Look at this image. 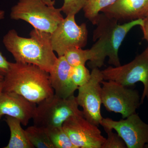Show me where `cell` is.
Here are the masks:
<instances>
[{
	"instance_id": "cell-15",
	"label": "cell",
	"mask_w": 148,
	"mask_h": 148,
	"mask_svg": "<svg viewBox=\"0 0 148 148\" xmlns=\"http://www.w3.org/2000/svg\"><path fill=\"white\" fill-rule=\"evenodd\" d=\"M5 122L10 132V138L7 145L4 148H34L27 138L25 130L21 126L20 121L7 116Z\"/></svg>"
},
{
	"instance_id": "cell-2",
	"label": "cell",
	"mask_w": 148,
	"mask_h": 148,
	"mask_svg": "<svg viewBox=\"0 0 148 148\" xmlns=\"http://www.w3.org/2000/svg\"><path fill=\"white\" fill-rule=\"evenodd\" d=\"M30 36H20L11 29L4 36L3 43L16 62L33 64L49 73L58 58L51 47L50 34L34 29Z\"/></svg>"
},
{
	"instance_id": "cell-3",
	"label": "cell",
	"mask_w": 148,
	"mask_h": 148,
	"mask_svg": "<svg viewBox=\"0 0 148 148\" xmlns=\"http://www.w3.org/2000/svg\"><path fill=\"white\" fill-rule=\"evenodd\" d=\"M3 86V91L17 93L36 104L54 94L49 73L27 63L10 62L8 71L4 76Z\"/></svg>"
},
{
	"instance_id": "cell-26",
	"label": "cell",
	"mask_w": 148,
	"mask_h": 148,
	"mask_svg": "<svg viewBox=\"0 0 148 148\" xmlns=\"http://www.w3.org/2000/svg\"><path fill=\"white\" fill-rule=\"evenodd\" d=\"M3 81H0V94L3 91Z\"/></svg>"
},
{
	"instance_id": "cell-25",
	"label": "cell",
	"mask_w": 148,
	"mask_h": 148,
	"mask_svg": "<svg viewBox=\"0 0 148 148\" xmlns=\"http://www.w3.org/2000/svg\"><path fill=\"white\" fill-rule=\"evenodd\" d=\"M42 1L47 5L49 6L54 5V3H55L54 0H42Z\"/></svg>"
},
{
	"instance_id": "cell-5",
	"label": "cell",
	"mask_w": 148,
	"mask_h": 148,
	"mask_svg": "<svg viewBox=\"0 0 148 148\" xmlns=\"http://www.w3.org/2000/svg\"><path fill=\"white\" fill-rule=\"evenodd\" d=\"M37 105L32 119L34 125L39 127H61L71 117L84 115L74 95L64 98L54 94Z\"/></svg>"
},
{
	"instance_id": "cell-24",
	"label": "cell",
	"mask_w": 148,
	"mask_h": 148,
	"mask_svg": "<svg viewBox=\"0 0 148 148\" xmlns=\"http://www.w3.org/2000/svg\"><path fill=\"white\" fill-rule=\"evenodd\" d=\"M143 19L144 22L140 27L143 31L144 39L148 42V17H145Z\"/></svg>"
},
{
	"instance_id": "cell-29",
	"label": "cell",
	"mask_w": 148,
	"mask_h": 148,
	"mask_svg": "<svg viewBox=\"0 0 148 148\" xmlns=\"http://www.w3.org/2000/svg\"><path fill=\"white\" fill-rule=\"evenodd\" d=\"M146 17H148V12L147 14V16H146Z\"/></svg>"
},
{
	"instance_id": "cell-17",
	"label": "cell",
	"mask_w": 148,
	"mask_h": 148,
	"mask_svg": "<svg viewBox=\"0 0 148 148\" xmlns=\"http://www.w3.org/2000/svg\"><path fill=\"white\" fill-rule=\"evenodd\" d=\"M46 129L54 148H76L62 126Z\"/></svg>"
},
{
	"instance_id": "cell-27",
	"label": "cell",
	"mask_w": 148,
	"mask_h": 148,
	"mask_svg": "<svg viewBox=\"0 0 148 148\" xmlns=\"http://www.w3.org/2000/svg\"><path fill=\"white\" fill-rule=\"evenodd\" d=\"M4 76L0 74V81H3V80Z\"/></svg>"
},
{
	"instance_id": "cell-20",
	"label": "cell",
	"mask_w": 148,
	"mask_h": 148,
	"mask_svg": "<svg viewBox=\"0 0 148 148\" xmlns=\"http://www.w3.org/2000/svg\"><path fill=\"white\" fill-rule=\"evenodd\" d=\"M91 73L85 65H79L73 67L72 78L74 83L79 87L88 82Z\"/></svg>"
},
{
	"instance_id": "cell-19",
	"label": "cell",
	"mask_w": 148,
	"mask_h": 148,
	"mask_svg": "<svg viewBox=\"0 0 148 148\" xmlns=\"http://www.w3.org/2000/svg\"><path fill=\"white\" fill-rule=\"evenodd\" d=\"M66 61L72 67L85 65L87 61H90L92 54L90 49H83L82 48L74 47L67 51L64 55Z\"/></svg>"
},
{
	"instance_id": "cell-18",
	"label": "cell",
	"mask_w": 148,
	"mask_h": 148,
	"mask_svg": "<svg viewBox=\"0 0 148 148\" xmlns=\"http://www.w3.org/2000/svg\"><path fill=\"white\" fill-rule=\"evenodd\" d=\"M117 0H88L84 7L86 18L95 25L97 17L101 11L111 5Z\"/></svg>"
},
{
	"instance_id": "cell-13",
	"label": "cell",
	"mask_w": 148,
	"mask_h": 148,
	"mask_svg": "<svg viewBox=\"0 0 148 148\" xmlns=\"http://www.w3.org/2000/svg\"><path fill=\"white\" fill-rule=\"evenodd\" d=\"M148 0H117L101 12L117 21H129L145 18Z\"/></svg>"
},
{
	"instance_id": "cell-16",
	"label": "cell",
	"mask_w": 148,
	"mask_h": 148,
	"mask_svg": "<svg viewBox=\"0 0 148 148\" xmlns=\"http://www.w3.org/2000/svg\"><path fill=\"white\" fill-rule=\"evenodd\" d=\"M27 138L34 147L54 148L44 127L34 125L25 130Z\"/></svg>"
},
{
	"instance_id": "cell-1",
	"label": "cell",
	"mask_w": 148,
	"mask_h": 148,
	"mask_svg": "<svg viewBox=\"0 0 148 148\" xmlns=\"http://www.w3.org/2000/svg\"><path fill=\"white\" fill-rule=\"evenodd\" d=\"M115 19L100 13L95 25L92 40L95 43L90 49L92 58L89 61L90 69L101 68L104 65L106 57L108 63L115 67L121 66L119 51L121 45L128 32L135 26H142L144 19H136L123 24Z\"/></svg>"
},
{
	"instance_id": "cell-7",
	"label": "cell",
	"mask_w": 148,
	"mask_h": 148,
	"mask_svg": "<svg viewBox=\"0 0 148 148\" xmlns=\"http://www.w3.org/2000/svg\"><path fill=\"white\" fill-rule=\"evenodd\" d=\"M105 80H112L127 87L141 82L144 90L141 98L142 104L148 99V46L145 49L128 64L117 67L109 66L102 71Z\"/></svg>"
},
{
	"instance_id": "cell-23",
	"label": "cell",
	"mask_w": 148,
	"mask_h": 148,
	"mask_svg": "<svg viewBox=\"0 0 148 148\" xmlns=\"http://www.w3.org/2000/svg\"><path fill=\"white\" fill-rule=\"evenodd\" d=\"M5 15L4 11L0 10V20L3 19ZM10 62L0 52V74L5 76L8 71Z\"/></svg>"
},
{
	"instance_id": "cell-10",
	"label": "cell",
	"mask_w": 148,
	"mask_h": 148,
	"mask_svg": "<svg viewBox=\"0 0 148 148\" xmlns=\"http://www.w3.org/2000/svg\"><path fill=\"white\" fill-rule=\"evenodd\" d=\"M100 125L103 127L115 130L127 148H145L148 144V124L136 113L119 121L103 118Z\"/></svg>"
},
{
	"instance_id": "cell-11",
	"label": "cell",
	"mask_w": 148,
	"mask_h": 148,
	"mask_svg": "<svg viewBox=\"0 0 148 148\" xmlns=\"http://www.w3.org/2000/svg\"><path fill=\"white\" fill-rule=\"evenodd\" d=\"M62 127L76 148H101L106 140L98 126L84 115L71 117Z\"/></svg>"
},
{
	"instance_id": "cell-22",
	"label": "cell",
	"mask_w": 148,
	"mask_h": 148,
	"mask_svg": "<svg viewBox=\"0 0 148 148\" xmlns=\"http://www.w3.org/2000/svg\"><path fill=\"white\" fill-rule=\"evenodd\" d=\"M88 0H64L61 11L66 14L75 15L83 9Z\"/></svg>"
},
{
	"instance_id": "cell-6",
	"label": "cell",
	"mask_w": 148,
	"mask_h": 148,
	"mask_svg": "<svg viewBox=\"0 0 148 148\" xmlns=\"http://www.w3.org/2000/svg\"><path fill=\"white\" fill-rule=\"evenodd\" d=\"M102 103L109 112L120 114L123 119L136 113L141 105L139 91L112 80H103Z\"/></svg>"
},
{
	"instance_id": "cell-30",
	"label": "cell",
	"mask_w": 148,
	"mask_h": 148,
	"mask_svg": "<svg viewBox=\"0 0 148 148\" xmlns=\"http://www.w3.org/2000/svg\"><path fill=\"white\" fill-rule=\"evenodd\" d=\"M2 116L0 115V119H1V118Z\"/></svg>"
},
{
	"instance_id": "cell-9",
	"label": "cell",
	"mask_w": 148,
	"mask_h": 148,
	"mask_svg": "<svg viewBox=\"0 0 148 148\" xmlns=\"http://www.w3.org/2000/svg\"><path fill=\"white\" fill-rule=\"evenodd\" d=\"M90 77L86 84L78 88L77 101L83 108L85 118L98 126L103 119L101 113L102 103L101 82L104 80L102 71L92 69Z\"/></svg>"
},
{
	"instance_id": "cell-8",
	"label": "cell",
	"mask_w": 148,
	"mask_h": 148,
	"mask_svg": "<svg viewBox=\"0 0 148 148\" xmlns=\"http://www.w3.org/2000/svg\"><path fill=\"white\" fill-rule=\"evenodd\" d=\"M75 16L67 15L50 34L51 47L58 56H63L72 48H83L87 44L86 24H77Z\"/></svg>"
},
{
	"instance_id": "cell-12",
	"label": "cell",
	"mask_w": 148,
	"mask_h": 148,
	"mask_svg": "<svg viewBox=\"0 0 148 148\" xmlns=\"http://www.w3.org/2000/svg\"><path fill=\"white\" fill-rule=\"evenodd\" d=\"M36 106L14 92L3 91L0 94V115L15 118L24 126L33 119Z\"/></svg>"
},
{
	"instance_id": "cell-21",
	"label": "cell",
	"mask_w": 148,
	"mask_h": 148,
	"mask_svg": "<svg viewBox=\"0 0 148 148\" xmlns=\"http://www.w3.org/2000/svg\"><path fill=\"white\" fill-rule=\"evenodd\" d=\"M107 133L108 138L101 148H125L126 145L121 137L117 133H114L113 130L103 127Z\"/></svg>"
},
{
	"instance_id": "cell-14",
	"label": "cell",
	"mask_w": 148,
	"mask_h": 148,
	"mask_svg": "<svg viewBox=\"0 0 148 148\" xmlns=\"http://www.w3.org/2000/svg\"><path fill=\"white\" fill-rule=\"evenodd\" d=\"M73 67L65 57L58 56L53 69L49 72V79L54 95L66 98L74 95L78 87L74 83L72 78Z\"/></svg>"
},
{
	"instance_id": "cell-4",
	"label": "cell",
	"mask_w": 148,
	"mask_h": 148,
	"mask_svg": "<svg viewBox=\"0 0 148 148\" xmlns=\"http://www.w3.org/2000/svg\"><path fill=\"white\" fill-rule=\"evenodd\" d=\"M61 8L47 5L42 0H19L11 8L10 18L23 20L34 29L51 34L64 19Z\"/></svg>"
},
{
	"instance_id": "cell-28",
	"label": "cell",
	"mask_w": 148,
	"mask_h": 148,
	"mask_svg": "<svg viewBox=\"0 0 148 148\" xmlns=\"http://www.w3.org/2000/svg\"><path fill=\"white\" fill-rule=\"evenodd\" d=\"M145 148H148V144L146 145L145 146Z\"/></svg>"
}]
</instances>
